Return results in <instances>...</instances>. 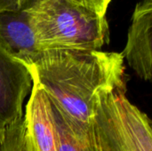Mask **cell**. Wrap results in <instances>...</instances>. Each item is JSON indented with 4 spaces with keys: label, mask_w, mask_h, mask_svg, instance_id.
Listing matches in <instances>:
<instances>
[{
    "label": "cell",
    "mask_w": 152,
    "mask_h": 151,
    "mask_svg": "<svg viewBox=\"0 0 152 151\" xmlns=\"http://www.w3.org/2000/svg\"><path fill=\"white\" fill-rule=\"evenodd\" d=\"M152 0L140 1L134 11L127 41L121 53L124 60L145 81L151 79Z\"/></svg>",
    "instance_id": "obj_6"
},
{
    "label": "cell",
    "mask_w": 152,
    "mask_h": 151,
    "mask_svg": "<svg viewBox=\"0 0 152 151\" xmlns=\"http://www.w3.org/2000/svg\"><path fill=\"white\" fill-rule=\"evenodd\" d=\"M99 15L105 16L108 7L112 0H69Z\"/></svg>",
    "instance_id": "obj_11"
},
{
    "label": "cell",
    "mask_w": 152,
    "mask_h": 151,
    "mask_svg": "<svg viewBox=\"0 0 152 151\" xmlns=\"http://www.w3.org/2000/svg\"><path fill=\"white\" fill-rule=\"evenodd\" d=\"M28 11L40 51H100L110 42L106 17L69 0H41Z\"/></svg>",
    "instance_id": "obj_2"
},
{
    "label": "cell",
    "mask_w": 152,
    "mask_h": 151,
    "mask_svg": "<svg viewBox=\"0 0 152 151\" xmlns=\"http://www.w3.org/2000/svg\"><path fill=\"white\" fill-rule=\"evenodd\" d=\"M6 130H7V126L0 121V148H1V146L4 141Z\"/></svg>",
    "instance_id": "obj_12"
},
{
    "label": "cell",
    "mask_w": 152,
    "mask_h": 151,
    "mask_svg": "<svg viewBox=\"0 0 152 151\" xmlns=\"http://www.w3.org/2000/svg\"><path fill=\"white\" fill-rule=\"evenodd\" d=\"M23 64L51 102L84 123H92L99 92L127 85L121 53L45 50Z\"/></svg>",
    "instance_id": "obj_1"
},
{
    "label": "cell",
    "mask_w": 152,
    "mask_h": 151,
    "mask_svg": "<svg viewBox=\"0 0 152 151\" xmlns=\"http://www.w3.org/2000/svg\"><path fill=\"white\" fill-rule=\"evenodd\" d=\"M23 123V151H58L49 99L34 79Z\"/></svg>",
    "instance_id": "obj_5"
},
{
    "label": "cell",
    "mask_w": 152,
    "mask_h": 151,
    "mask_svg": "<svg viewBox=\"0 0 152 151\" xmlns=\"http://www.w3.org/2000/svg\"><path fill=\"white\" fill-rule=\"evenodd\" d=\"M50 106L58 151H97L92 123L72 118L51 101Z\"/></svg>",
    "instance_id": "obj_8"
},
{
    "label": "cell",
    "mask_w": 152,
    "mask_h": 151,
    "mask_svg": "<svg viewBox=\"0 0 152 151\" xmlns=\"http://www.w3.org/2000/svg\"><path fill=\"white\" fill-rule=\"evenodd\" d=\"M32 78L27 67L0 44V121L6 126L23 118V104Z\"/></svg>",
    "instance_id": "obj_4"
},
{
    "label": "cell",
    "mask_w": 152,
    "mask_h": 151,
    "mask_svg": "<svg viewBox=\"0 0 152 151\" xmlns=\"http://www.w3.org/2000/svg\"><path fill=\"white\" fill-rule=\"evenodd\" d=\"M0 44L22 63L41 52L30 23L29 11L0 12Z\"/></svg>",
    "instance_id": "obj_7"
},
{
    "label": "cell",
    "mask_w": 152,
    "mask_h": 151,
    "mask_svg": "<svg viewBox=\"0 0 152 151\" xmlns=\"http://www.w3.org/2000/svg\"><path fill=\"white\" fill-rule=\"evenodd\" d=\"M24 123L23 118L7 126L4 141L0 148V151H23Z\"/></svg>",
    "instance_id": "obj_9"
},
{
    "label": "cell",
    "mask_w": 152,
    "mask_h": 151,
    "mask_svg": "<svg viewBox=\"0 0 152 151\" xmlns=\"http://www.w3.org/2000/svg\"><path fill=\"white\" fill-rule=\"evenodd\" d=\"M41 0H0V12L28 10Z\"/></svg>",
    "instance_id": "obj_10"
},
{
    "label": "cell",
    "mask_w": 152,
    "mask_h": 151,
    "mask_svg": "<svg viewBox=\"0 0 152 151\" xmlns=\"http://www.w3.org/2000/svg\"><path fill=\"white\" fill-rule=\"evenodd\" d=\"M126 86L96 96L92 126L97 151H152L151 120L128 100Z\"/></svg>",
    "instance_id": "obj_3"
}]
</instances>
